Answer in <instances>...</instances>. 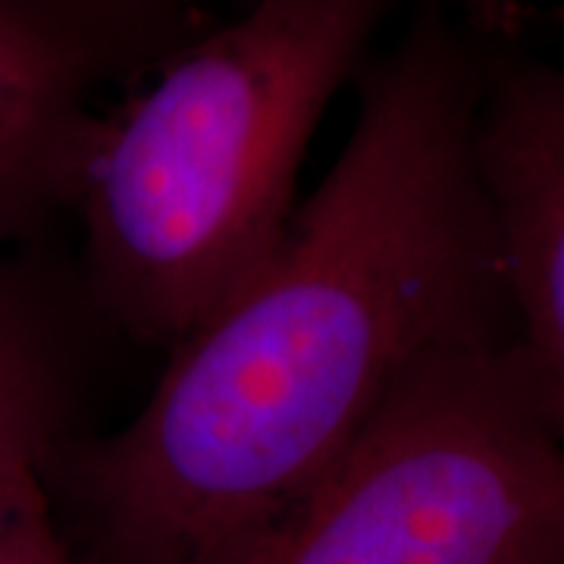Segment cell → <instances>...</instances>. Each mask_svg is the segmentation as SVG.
Instances as JSON below:
<instances>
[{"mask_svg":"<svg viewBox=\"0 0 564 564\" xmlns=\"http://www.w3.org/2000/svg\"><path fill=\"white\" fill-rule=\"evenodd\" d=\"M486 63L426 0L361 73L351 132L273 258L61 480L107 564H204L343 455L448 345L514 336L474 161Z\"/></svg>","mask_w":564,"mask_h":564,"instance_id":"obj_1","label":"cell"},{"mask_svg":"<svg viewBox=\"0 0 564 564\" xmlns=\"http://www.w3.org/2000/svg\"><path fill=\"white\" fill-rule=\"evenodd\" d=\"M207 25L188 0H0V251L76 210L110 95Z\"/></svg>","mask_w":564,"mask_h":564,"instance_id":"obj_4","label":"cell"},{"mask_svg":"<svg viewBox=\"0 0 564 564\" xmlns=\"http://www.w3.org/2000/svg\"><path fill=\"white\" fill-rule=\"evenodd\" d=\"M474 161L499 242L514 345L564 436V63H486Z\"/></svg>","mask_w":564,"mask_h":564,"instance_id":"obj_5","label":"cell"},{"mask_svg":"<svg viewBox=\"0 0 564 564\" xmlns=\"http://www.w3.org/2000/svg\"><path fill=\"white\" fill-rule=\"evenodd\" d=\"M395 0H251L113 107L82 180L88 292L176 345L280 248L307 144Z\"/></svg>","mask_w":564,"mask_h":564,"instance_id":"obj_2","label":"cell"},{"mask_svg":"<svg viewBox=\"0 0 564 564\" xmlns=\"http://www.w3.org/2000/svg\"><path fill=\"white\" fill-rule=\"evenodd\" d=\"M51 505L41 467H0V564H82Z\"/></svg>","mask_w":564,"mask_h":564,"instance_id":"obj_7","label":"cell"},{"mask_svg":"<svg viewBox=\"0 0 564 564\" xmlns=\"http://www.w3.org/2000/svg\"><path fill=\"white\" fill-rule=\"evenodd\" d=\"M545 564H564V552H562V555H555V558H549Z\"/></svg>","mask_w":564,"mask_h":564,"instance_id":"obj_8","label":"cell"},{"mask_svg":"<svg viewBox=\"0 0 564 564\" xmlns=\"http://www.w3.org/2000/svg\"><path fill=\"white\" fill-rule=\"evenodd\" d=\"M564 436L505 339L421 361L336 462L204 564H545Z\"/></svg>","mask_w":564,"mask_h":564,"instance_id":"obj_3","label":"cell"},{"mask_svg":"<svg viewBox=\"0 0 564 564\" xmlns=\"http://www.w3.org/2000/svg\"><path fill=\"white\" fill-rule=\"evenodd\" d=\"M73 411V348L51 285L0 251V467H47Z\"/></svg>","mask_w":564,"mask_h":564,"instance_id":"obj_6","label":"cell"}]
</instances>
